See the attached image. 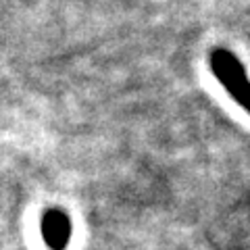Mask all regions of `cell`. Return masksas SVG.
I'll list each match as a JSON object with an SVG mask.
<instances>
[{
	"mask_svg": "<svg viewBox=\"0 0 250 250\" xmlns=\"http://www.w3.org/2000/svg\"><path fill=\"white\" fill-rule=\"evenodd\" d=\"M208 67L229 98L250 115V77L238 54L225 46H215L208 52Z\"/></svg>",
	"mask_w": 250,
	"mask_h": 250,
	"instance_id": "obj_1",
	"label": "cell"
},
{
	"mask_svg": "<svg viewBox=\"0 0 250 250\" xmlns=\"http://www.w3.org/2000/svg\"><path fill=\"white\" fill-rule=\"evenodd\" d=\"M42 238L50 250H65L71 240V221L61 208L46 210L42 217Z\"/></svg>",
	"mask_w": 250,
	"mask_h": 250,
	"instance_id": "obj_2",
	"label": "cell"
}]
</instances>
